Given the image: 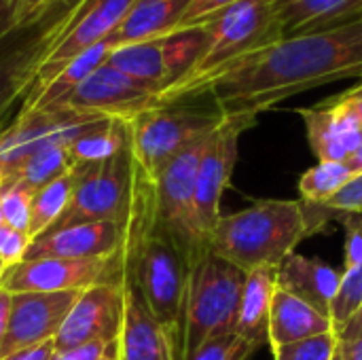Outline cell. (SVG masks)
Masks as SVG:
<instances>
[{
    "label": "cell",
    "instance_id": "obj_27",
    "mask_svg": "<svg viewBox=\"0 0 362 360\" xmlns=\"http://www.w3.org/2000/svg\"><path fill=\"white\" fill-rule=\"evenodd\" d=\"M129 121L121 119H106L81 138H76L68 151L76 166L102 163L119 155L129 146Z\"/></svg>",
    "mask_w": 362,
    "mask_h": 360
},
{
    "label": "cell",
    "instance_id": "obj_33",
    "mask_svg": "<svg viewBox=\"0 0 362 360\" xmlns=\"http://www.w3.org/2000/svg\"><path fill=\"white\" fill-rule=\"evenodd\" d=\"M259 348L238 333L221 335L199 346L187 360H248Z\"/></svg>",
    "mask_w": 362,
    "mask_h": 360
},
{
    "label": "cell",
    "instance_id": "obj_8",
    "mask_svg": "<svg viewBox=\"0 0 362 360\" xmlns=\"http://www.w3.org/2000/svg\"><path fill=\"white\" fill-rule=\"evenodd\" d=\"M132 193L134 157L129 140V146L112 159L102 163L78 166L72 199L62 219L53 225V229L95 221H115L125 227L132 208Z\"/></svg>",
    "mask_w": 362,
    "mask_h": 360
},
{
    "label": "cell",
    "instance_id": "obj_26",
    "mask_svg": "<svg viewBox=\"0 0 362 360\" xmlns=\"http://www.w3.org/2000/svg\"><path fill=\"white\" fill-rule=\"evenodd\" d=\"M106 64L112 66L115 70L127 74L129 79L155 89L159 95L172 83L168 62H165L163 38L132 42V45H119L110 51Z\"/></svg>",
    "mask_w": 362,
    "mask_h": 360
},
{
    "label": "cell",
    "instance_id": "obj_36",
    "mask_svg": "<svg viewBox=\"0 0 362 360\" xmlns=\"http://www.w3.org/2000/svg\"><path fill=\"white\" fill-rule=\"evenodd\" d=\"M30 244H32V240L28 233L13 229L6 223L0 225V261L4 263L6 269L23 263Z\"/></svg>",
    "mask_w": 362,
    "mask_h": 360
},
{
    "label": "cell",
    "instance_id": "obj_39",
    "mask_svg": "<svg viewBox=\"0 0 362 360\" xmlns=\"http://www.w3.org/2000/svg\"><path fill=\"white\" fill-rule=\"evenodd\" d=\"M117 359V344L93 342L68 350H55L53 360H112Z\"/></svg>",
    "mask_w": 362,
    "mask_h": 360
},
{
    "label": "cell",
    "instance_id": "obj_24",
    "mask_svg": "<svg viewBox=\"0 0 362 360\" xmlns=\"http://www.w3.org/2000/svg\"><path fill=\"white\" fill-rule=\"evenodd\" d=\"M191 0H136L119 28L108 36L115 47L170 36L180 30V21Z\"/></svg>",
    "mask_w": 362,
    "mask_h": 360
},
{
    "label": "cell",
    "instance_id": "obj_16",
    "mask_svg": "<svg viewBox=\"0 0 362 360\" xmlns=\"http://www.w3.org/2000/svg\"><path fill=\"white\" fill-rule=\"evenodd\" d=\"M134 4L136 0H85L74 21L70 23L66 36L55 45V49L49 53V57L40 66L34 87H42L72 57L93 47L95 42L108 38L119 28V23L125 19V15L129 13Z\"/></svg>",
    "mask_w": 362,
    "mask_h": 360
},
{
    "label": "cell",
    "instance_id": "obj_5",
    "mask_svg": "<svg viewBox=\"0 0 362 360\" xmlns=\"http://www.w3.org/2000/svg\"><path fill=\"white\" fill-rule=\"evenodd\" d=\"M83 4L85 0H51L0 38V129L15 102L30 95L40 66L66 36Z\"/></svg>",
    "mask_w": 362,
    "mask_h": 360
},
{
    "label": "cell",
    "instance_id": "obj_31",
    "mask_svg": "<svg viewBox=\"0 0 362 360\" xmlns=\"http://www.w3.org/2000/svg\"><path fill=\"white\" fill-rule=\"evenodd\" d=\"M204 47H206V30L202 25L178 30L170 36H163L165 62H168V70L172 79L170 85L180 81L197 64Z\"/></svg>",
    "mask_w": 362,
    "mask_h": 360
},
{
    "label": "cell",
    "instance_id": "obj_46",
    "mask_svg": "<svg viewBox=\"0 0 362 360\" xmlns=\"http://www.w3.org/2000/svg\"><path fill=\"white\" fill-rule=\"evenodd\" d=\"M339 98H341V100H346V102H350V106L354 108V112L358 115V119H361V123H362V87L361 85L352 87L350 91L341 93Z\"/></svg>",
    "mask_w": 362,
    "mask_h": 360
},
{
    "label": "cell",
    "instance_id": "obj_52",
    "mask_svg": "<svg viewBox=\"0 0 362 360\" xmlns=\"http://www.w3.org/2000/svg\"><path fill=\"white\" fill-rule=\"evenodd\" d=\"M361 87H362V83H361Z\"/></svg>",
    "mask_w": 362,
    "mask_h": 360
},
{
    "label": "cell",
    "instance_id": "obj_42",
    "mask_svg": "<svg viewBox=\"0 0 362 360\" xmlns=\"http://www.w3.org/2000/svg\"><path fill=\"white\" fill-rule=\"evenodd\" d=\"M55 354V344L53 342H45V344H38V346H32V348H23V350H17L8 356L0 360H53Z\"/></svg>",
    "mask_w": 362,
    "mask_h": 360
},
{
    "label": "cell",
    "instance_id": "obj_17",
    "mask_svg": "<svg viewBox=\"0 0 362 360\" xmlns=\"http://www.w3.org/2000/svg\"><path fill=\"white\" fill-rule=\"evenodd\" d=\"M125 227L115 221L76 223L36 238L23 261L34 259H115L121 255Z\"/></svg>",
    "mask_w": 362,
    "mask_h": 360
},
{
    "label": "cell",
    "instance_id": "obj_40",
    "mask_svg": "<svg viewBox=\"0 0 362 360\" xmlns=\"http://www.w3.org/2000/svg\"><path fill=\"white\" fill-rule=\"evenodd\" d=\"M346 257H344V272H350L362 261V216L356 219V214H350L346 219Z\"/></svg>",
    "mask_w": 362,
    "mask_h": 360
},
{
    "label": "cell",
    "instance_id": "obj_10",
    "mask_svg": "<svg viewBox=\"0 0 362 360\" xmlns=\"http://www.w3.org/2000/svg\"><path fill=\"white\" fill-rule=\"evenodd\" d=\"M106 119L66 106H21L19 115L0 129V178H8L38 149L49 144L70 146Z\"/></svg>",
    "mask_w": 362,
    "mask_h": 360
},
{
    "label": "cell",
    "instance_id": "obj_50",
    "mask_svg": "<svg viewBox=\"0 0 362 360\" xmlns=\"http://www.w3.org/2000/svg\"><path fill=\"white\" fill-rule=\"evenodd\" d=\"M0 187H2V185H0ZM2 223H4V221H2V206H0V225H2Z\"/></svg>",
    "mask_w": 362,
    "mask_h": 360
},
{
    "label": "cell",
    "instance_id": "obj_23",
    "mask_svg": "<svg viewBox=\"0 0 362 360\" xmlns=\"http://www.w3.org/2000/svg\"><path fill=\"white\" fill-rule=\"evenodd\" d=\"M278 291V267H257L246 272L235 333L257 348L269 346V316Z\"/></svg>",
    "mask_w": 362,
    "mask_h": 360
},
{
    "label": "cell",
    "instance_id": "obj_3",
    "mask_svg": "<svg viewBox=\"0 0 362 360\" xmlns=\"http://www.w3.org/2000/svg\"><path fill=\"white\" fill-rule=\"evenodd\" d=\"M202 28L206 30V47L197 64L159 95V106L199 98L216 76L282 40L278 0H240L210 17Z\"/></svg>",
    "mask_w": 362,
    "mask_h": 360
},
{
    "label": "cell",
    "instance_id": "obj_12",
    "mask_svg": "<svg viewBox=\"0 0 362 360\" xmlns=\"http://www.w3.org/2000/svg\"><path fill=\"white\" fill-rule=\"evenodd\" d=\"M100 282H123L121 261L115 259H34L11 267L2 289L17 293L85 291Z\"/></svg>",
    "mask_w": 362,
    "mask_h": 360
},
{
    "label": "cell",
    "instance_id": "obj_1",
    "mask_svg": "<svg viewBox=\"0 0 362 360\" xmlns=\"http://www.w3.org/2000/svg\"><path fill=\"white\" fill-rule=\"evenodd\" d=\"M362 76V19L301 36L282 38L225 74L202 95H212L225 117H255L276 104L344 79Z\"/></svg>",
    "mask_w": 362,
    "mask_h": 360
},
{
    "label": "cell",
    "instance_id": "obj_20",
    "mask_svg": "<svg viewBox=\"0 0 362 360\" xmlns=\"http://www.w3.org/2000/svg\"><path fill=\"white\" fill-rule=\"evenodd\" d=\"M341 278L344 274L329 263L297 252L286 257L278 267V289L303 299L327 316H331L333 303L339 295Z\"/></svg>",
    "mask_w": 362,
    "mask_h": 360
},
{
    "label": "cell",
    "instance_id": "obj_48",
    "mask_svg": "<svg viewBox=\"0 0 362 360\" xmlns=\"http://www.w3.org/2000/svg\"><path fill=\"white\" fill-rule=\"evenodd\" d=\"M6 272H8V269H6V267H4V263L0 261V289H2V282H4V276H6Z\"/></svg>",
    "mask_w": 362,
    "mask_h": 360
},
{
    "label": "cell",
    "instance_id": "obj_41",
    "mask_svg": "<svg viewBox=\"0 0 362 360\" xmlns=\"http://www.w3.org/2000/svg\"><path fill=\"white\" fill-rule=\"evenodd\" d=\"M51 0H11L8 2V8L13 13V21L15 25H21L25 23L28 19H32L42 6H47Z\"/></svg>",
    "mask_w": 362,
    "mask_h": 360
},
{
    "label": "cell",
    "instance_id": "obj_6",
    "mask_svg": "<svg viewBox=\"0 0 362 360\" xmlns=\"http://www.w3.org/2000/svg\"><path fill=\"white\" fill-rule=\"evenodd\" d=\"M187 261L174 240L157 227L151 231L132 252L121 257V280L132 276L138 284L151 314L168 331L176 346L187 293Z\"/></svg>",
    "mask_w": 362,
    "mask_h": 360
},
{
    "label": "cell",
    "instance_id": "obj_37",
    "mask_svg": "<svg viewBox=\"0 0 362 360\" xmlns=\"http://www.w3.org/2000/svg\"><path fill=\"white\" fill-rule=\"evenodd\" d=\"M325 212L362 214V174H356L335 197L318 206Z\"/></svg>",
    "mask_w": 362,
    "mask_h": 360
},
{
    "label": "cell",
    "instance_id": "obj_14",
    "mask_svg": "<svg viewBox=\"0 0 362 360\" xmlns=\"http://www.w3.org/2000/svg\"><path fill=\"white\" fill-rule=\"evenodd\" d=\"M123 303V282H100L85 289L53 339L55 350H68L93 342L119 344Z\"/></svg>",
    "mask_w": 362,
    "mask_h": 360
},
{
    "label": "cell",
    "instance_id": "obj_29",
    "mask_svg": "<svg viewBox=\"0 0 362 360\" xmlns=\"http://www.w3.org/2000/svg\"><path fill=\"white\" fill-rule=\"evenodd\" d=\"M74 168H76V163H74L68 146H64V144H49V146L38 149L34 155H30L4 180H19V182H23L28 189H32L36 193L38 189H42L45 185H49L51 180L64 176L66 172H70Z\"/></svg>",
    "mask_w": 362,
    "mask_h": 360
},
{
    "label": "cell",
    "instance_id": "obj_44",
    "mask_svg": "<svg viewBox=\"0 0 362 360\" xmlns=\"http://www.w3.org/2000/svg\"><path fill=\"white\" fill-rule=\"evenodd\" d=\"M333 360H362V339L352 342H337Z\"/></svg>",
    "mask_w": 362,
    "mask_h": 360
},
{
    "label": "cell",
    "instance_id": "obj_9",
    "mask_svg": "<svg viewBox=\"0 0 362 360\" xmlns=\"http://www.w3.org/2000/svg\"><path fill=\"white\" fill-rule=\"evenodd\" d=\"M257 125L255 117H225L216 129L208 136L195 182L193 199V225L197 238V259L208 250L210 236L221 221V197L233 176L238 163L240 136Z\"/></svg>",
    "mask_w": 362,
    "mask_h": 360
},
{
    "label": "cell",
    "instance_id": "obj_15",
    "mask_svg": "<svg viewBox=\"0 0 362 360\" xmlns=\"http://www.w3.org/2000/svg\"><path fill=\"white\" fill-rule=\"evenodd\" d=\"M83 291L66 293H17L11 299L8 331L0 352V359L32 348L45 342H53L68 312Z\"/></svg>",
    "mask_w": 362,
    "mask_h": 360
},
{
    "label": "cell",
    "instance_id": "obj_4",
    "mask_svg": "<svg viewBox=\"0 0 362 360\" xmlns=\"http://www.w3.org/2000/svg\"><path fill=\"white\" fill-rule=\"evenodd\" d=\"M246 272L206 252L187 272L178 360H187L206 342L235 333Z\"/></svg>",
    "mask_w": 362,
    "mask_h": 360
},
{
    "label": "cell",
    "instance_id": "obj_45",
    "mask_svg": "<svg viewBox=\"0 0 362 360\" xmlns=\"http://www.w3.org/2000/svg\"><path fill=\"white\" fill-rule=\"evenodd\" d=\"M11 299L13 295L4 289H0V352L6 339V331H8V316H11Z\"/></svg>",
    "mask_w": 362,
    "mask_h": 360
},
{
    "label": "cell",
    "instance_id": "obj_13",
    "mask_svg": "<svg viewBox=\"0 0 362 360\" xmlns=\"http://www.w3.org/2000/svg\"><path fill=\"white\" fill-rule=\"evenodd\" d=\"M57 106H66L76 112L132 121L140 112L159 106V93L104 64Z\"/></svg>",
    "mask_w": 362,
    "mask_h": 360
},
{
    "label": "cell",
    "instance_id": "obj_7",
    "mask_svg": "<svg viewBox=\"0 0 362 360\" xmlns=\"http://www.w3.org/2000/svg\"><path fill=\"white\" fill-rule=\"evenodd\" d=\"M223 121L221 110L189 108L178 104L155 106L129 121L134 163L157 180L159 172L191 142L208 136Z\"/></svg>",
    "mask_w": 362,
    "mask_h": 360
},
{
    "label": "cell",
    "instance_id": "obj_25",
    "mask_svg": "<svg viewBox=\"0 0 362 360\" xmlns=\"http://www.w3.org/2000/svg\"><path fill=\"white\" fill-rule=\"evenodd\" d=\"M115 49L110 38H104L100 42H95L93 47L85 49L83 53H78L76 57H72L49 83H45L42 87H34L30 91V95L25 98L28 108H42V106H57L66 95H70L93 70H98L100 66L106 64L110 51Z\"/></svg>",
    "mask_w": 362,
    "mask_h": 360
},
{
    "label": "cell",
    "instance_id": "obj_35",
    "mask_svg": "<svg viewBox=\"0 0 362 360\" xmlns=\"http://www.w3.org/2000/svg\"><path fill=\"white\" fill-rule=\"evenodd\" d=\"M341 274H344V278H341L339 295L331 310L335 331L341 329V325L358 310V306L362 303V261L350 272H341Z\"/></svg>",
    "mask_w": 362,
    "mask_h": 360
},
{
    "label": "cell",
    "instance_id": "obj_34",
    "mask_svg": "<svg viewBox=\"0 0 362 360\" xmlns=\"http://www.w3.org/2000/svg\"><path fill=\"white\" fill-rule=\"evenodd\" d=\"M337 333H325L288 346H280L274 352V360H333L337 348Z\"/></svg>",
    "mask_w": 362,
    "mask_h": 360
},
{
    "label": "cell",
    "instance_id": "obj_43",
    "mask_svg": "<svg viewBox=\"0 0 362 360\" xmlns=\"http://www.w3.org/2000/svg\"><path fill=\"white\" fill-rule=\"evenodd\" d=\"M337 337L341 342H352V339H362V303L358 310L341 325V329L337 331Z\"/></svg>",
    "mask_w": 362,
    "mask_h": 360
},
{
    "label": "cell",
    "instance_id": "obj_22",
    "mask_svg": "<svg viewBox=\"0 0 362 360\" xmlns=\"http://www.w3.org/2000/svg\"><path fill=\"white\" fill-rule=\"evenodd\" d=\"M325 333H337L331 316L318 312L303 299L278 289L269 316V346L272 350L318 337Z\"/></svg>",
    "mask_w": 362,
    "mask_h": 360
},
{
    "label": "cell",
    "instance_id": "obj_19",
    "mask_svg": "<svg viewBox=\"0 0 362 360\" xmlns=\"http://www.w3.org/2000/svg\"><path fill=\"white\" fill-rule=\"evenodd\" d=\"M123 327L117 344L119 360H178L168 331L151 314L132 276L123 278Z\"/></svg>",
    "mask_w": 362,
    "mask_h": 360
},
{
    "label": "cell",
    "instance_id": "obj_11",
    "mask_svg": "<svg viewBox=\"0 0 362 360\" xmlns=\"http://www.w3.org/2000/svg\"><path fill=\"white\" fill-rule=\"evenodd\" d=\"M208 136L191 142L176 157H172L155 180L159 227L174 240V244L178 246V250L187 261V267L197 259L193 199H195L197 170Z\"/></svg>",
    "mask_w": 362,
    "mask_h": 360
},
{
    "label": "cell",
    "instance_id": "obj_49",
    "mask_svg": "<svg viewBox=\"0 0 362 360\" xmlns=\"http://www.w3.org/2000/svg\"><path fill=\"white\" fill-rule=\"evenodd\" d=\"M8 2H11V0H0V13L8 6Z\"/></svg>",
    "mask_w": 362,
    "mask_h": 360
},
{
    "label": "cell",
    "instance_id": "obj_21",
    "mask_svg": "<svg viewBox=\"0 0 362 360\" xmlns=\"http://www.w3.org/2000/svg\"><path fill=\"white\" fill-rule=\"evenodd\" d=\"M282 38L325 32L362 19V0H278Z\"/></svg>",
    "mask_w": 362,
    "mask_h": 360
},
{
    "label": "cell",
    "instance_id": "obj_38",
    "mask_svg": "<svg viewBox=\"0 0 362 360\" xmlns=\"http://www.w3.org/2000/svg\"><path fill=\"white\" fill-rule=\"evenodd\" d=\"M240 0H191L185 17L180 21V30H189V28H199L204 25L210 17H214L216 13L225 11L227 6L235 4Z\"/></svg>",
    "mask_w": 362,
    "mask_h": 360
},
{
    "label": "cell",
    "instance_id": "obj_30",
    "mask_svg": "<svg viewBox=\"0 0 362 360\" xmlns=\"http://www.w3.org/2000/svg\"><path fill=\"white\" fill-rule=\"evenodd\" d=\"M354 172L346 161H318L299 178V193L305 204L320 206L335 197L350 180Z\"/></svg>",
    "mask_w": 362,
    "mask_h": 360
},
{
    "label": "cell",
    "instance_id": "obj_2",
    "mask_svg": "<svg viewBox=\"0 0 362 360\" xmlns=\"http://www.w3.org/2000/svg\"><path fill=\"white\" fill-rule=\"evenodd\" d=\"M303 199H263L240 212L221 216L208 250L242 272L280 267L295 248L316 231L322 216Z\"/></svg>",
    "mask_w": 362,
    "mask_h": 360
},
{
    "label": "cell",
    "instance_id": "obj_32",
    "mask_svg": "<svg viewBox=\"0 0 362 360\" xmlns=\"http://www.w3.org/2000/svg\"><path fill=\"white\" fill-rule=\"evenodd\" d=\"M32 199L34 191L28 189L19 180H2L0 187V206H2V221L28 233L30 229V216H32Z\"/></svg>",
    "mask_w": 362,
    "mask_h": 360
},
{
    "label": "cell",
    "instance_id": "obj_47",
    "mask_svg": "<svg viewBox=\"0 0 362 360\" xmlns=\"http://www.w3.org/2000/svg\"><path fill=\"white\" fill-rule=\"evenodd\" d=\"M346 166L354 172V176H356V174H362V140L361 144H358V149L346 159Z\"/></svg>",
    "mask_w": 362,
    "mask_h": 360
},
{
    "label": "cell",
    "instance_id": "obj_28",
    "mask_svg": "<svg viewBox=\"0 0 362 360\" xmlns=\"http://www.w3.org/2000/svg\"><path fill=\"white\" fill-rule=\"evenodd\" d=\"M76 174H78V166L74 170L66 172L64 176L51 180L49 185H45L42 189H38L34 193L30 229H28V236L32 242L36 238H40L42 233H47L49 229H53V225L66 212V208L72 199L74 187H76Z\"/></svg>",
    "mask_w": 362,
    "mask_h": 360
},
{
    "label": "cell",
    "instance_id": "obj_18",
    "mask_svg": "<svg viewBox=\"0 0 362 360\" xmlns=\"http://www.w3.org/2000/svg\"><path fill=\"white\" fill-rule=\"evenodd\" d=\"M303 119L308 142L318 161H346L361 144L362 123L350 102L339 95L318 106L297 108Z\"/></svg>",
    "mask_w": 362,
    "mask_h": 360
},
{
    "label": "cell",
    "instance_id": "obj_51",
    "mask_svg": "<svg viewBox=\"0 0 362 360\" xmlns=\"http://www.w3.org/2000/svg\"><path fill=\"white\" fill-rule=\"evenodd\" d=\"M0 185H2V178H0Z\"/></svg>",
    "mask_w": 362,
    "mask_h": 360
}]
</instances>
